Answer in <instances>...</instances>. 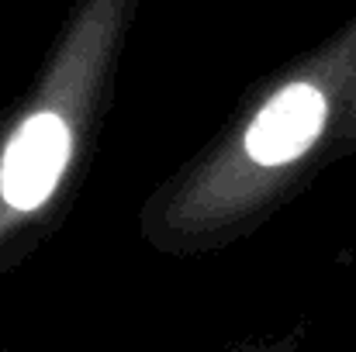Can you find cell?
Returning a JSON list of instances; mask_svg holds the SVG:
<instances>
[{
  "label": "cell",
  "instance_id": "6da1fadb",
  "mask_svg": "<svg viewBox=\"0 0 356 352\" xmlns=\"http://www.w3.org/2000/svg\"><path fill=\"white\" fill-rule=\"evenodd\" d=\"M70 159V128L52 111L24 117L0 162V194L14 211H35L56 190Z\"/></svg>",
  "mask_w": 356,
  "mask_h": 352
},
{
  "label": "cell",
  "instance_id": "7a4b0ae2",
  "mask_svg": "<svg viewBox=\"0 0 356 352\" xmlns=\"http://www.w3.org/2000/svg\"><path fill=\"white\" fill-rule=\"evenodd\" d=\"M325 124V97L312 83H291L266 101L245 131V149L263 166H284L305 156Z\"/></svg>",
  "mask_w": 356,
  "mask_h": 352
}]
</instances>
